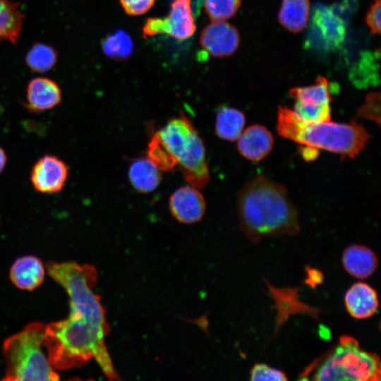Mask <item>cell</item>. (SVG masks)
Instances as JSON below:
<instances>
[{
	"label": "cell",
	"instance_id": "9a60e30c",
	"mask_svg": "<svg viewBox=\"0 0 381 381\" xmlns=\"http://www.w3.org/2000/svg\"><path fill=\"white\" fill-rule=\"evenodd\" d=\"M341 262L351 276L360 279L371 276L378 267L375 253L367 246L358 244L351 245L344 249Z\"/></svg>",
	"mask_w": 381,
	"mask_h": 381
},
{
	"label": "cell",
	"instance_id": "83f0119b",
	"mask_svg": "<svg viewBox=\"0 0 381 381\" xmlns=\"http://www.w3.org/2000/svg\"><path fill=\"white\" fill-rule=\"evenodd\" d=\"M300 150L302 157L305 159L306 161H313L319 155L318 150L307 146L301 145V148Z\"/></svg>",
	"mask_w": 381,
	"mask_h": 381
},
{
	"label": "cell",
	"instance_id": "5bb4252c",
	"mask_svg": "<svg viewBox=\"0 0 381 381\" xmlns=\"http://www.w3.org/2000/svg\"><path fill=\"white\" fill-rule=\"evenodd\" d=\"M344 304L348 313L355 319L372 317L379 307L376 290L365 282H356L344 295Z\"/></svg>",
	"mask_w": 381,
	"mask_h": 381
},
{
	"label": "cell",
	"instance_id": "52a82bcc",
	"mask_svg": "<svg viewBox=\"0 0 381 381\" xmlns=\"http://www.w3.org/2000/svg\"><path fill=\"white\" fill-rule=\"evenodd\" d=\"M289 93L295 101L293 111L303 121L315 123L331 119L332 97L325 77L317 78L313 85L292 88Z\"/></svg>",
	"mask_w": 381,
	"mask_h": 381
},
{
	"label": "cell",
	"instance_id": "8992f818",
	"mask_svg": "<svg viewBox=\"0 0 381 381\" xmlns=\"http://www.w3.org/2000/svg\"><path fill=\"white\" fill-rule=\"evenodd\" d=\"M314 380H380V361L372 352L361 349L353 337L342 335L334 349L317 368Z\"/></svg>",
	"mask_w": 381,
	"mask_h": 381
},
{
	"label": "cell",
	"instance_id": "7402d4cb",
	"mask_svg": "<svg viewBox=\"0 0 381 381\" xmlns=\"http://www.w3.org/2000/svg\"><path fill=\"white\" fill-rule=\"evenodd\" d=\"M101 45L107 56L118 61L127 59L133 51V40L123 30H118L104 38Z\"/></svg>",
	"mask_w": 381,
	"mask_h": 381
},
{
	"label": "cell",
	"instance_id": "5b68a950",
	"mask_svg": "<svg viewBox=\"0 0 381 381\" xmlns=\"http://www.w3.org/2000/svg\"><path fill=\"white\" fill-rule=\"evenodd\" d=\"M45 326L40 322H30L4 340L3 353L6 368L3 380H59V374L41 349Z\"/></svg>",
	"mask_w": 381,
	"mask_h": 381
},
{
	"label": "cell",
	"instance_id": "7a4b0ae2",
	"mask_svg": "<svg viewBox=\"0 0 381 381\" xmlns=\"http://www.w3.org/2000/svg\"><path fill=\"white\" fill-rule=\"evenodd\" d=\"M236 211L242 231L254 243L300 231L298 212L286 188L263 174L240 189Z\"/></svg>",
	"mask_w": 381,
	"mask_h": 381
},
{
	"label": "cell",
	"instance_id": "4316f807",
	"mask_svg": "<svg viewBox=\"0 0 381 381\" xmlns=\"http://www.w3.org/2000/svg\"><path fill=\"white\" fill-rule=\"evenodd\" d=\"M380 0H375L365 16V22L373 34L380 32Z\"/></svg>",
	"mask_w": 381,
	"mask_h": 381
},
{
	"label": "cell",
	"instance_id": "30bf717a",
	"mask_svg": "<svg viewBox=\"0 0 381 381\" xmlns=\"http://www.w3.org/2000/svg\"><path fill=\"white\" fill-rule=\"evenodd\" d=\"M68 173V167L63 160L54 155H47L34 164L30 180L37 191L54 194L63 189Z\"/></svg>",
	"mask_w": 381,
	"mask_h": 381
},
{
	"label": "cell",
	"instance_id": "7c38bea8",
	"mask_svg": "<svg viewBox=\"0 0 381 381\" xmlns=\"http://www.w3.org/2000/svg\"><path fill=\"white\" fill-rule=\"evenodd\" d=\"M237 140L239 153L246 159L255 162L265 159L274 145L270 131L259 124L250 126L243 130Z\"/></svg>",
	"mask_w": 381,
	"mask_h": 381
},
{
	"label": "cell",
	"instance_id": "44dd1931",
	"mask_svg": "<svg viewBox=\"0 0 381 381\" xmlns=\"http://www.w3.org/2000/svg\"><path fill=\"white\" fill-rule=\"evenodd\" d=\"M58 60V52L52 46L37 42L25 56V63L34 73H44L51 71Z\"/></svg>",
	"mask_w": 381,
	"mask_h": 381
},
{
	"label": "cell",
	"instance_id": "d6986e66",
	"mask_svg": "<svg viewBox=\"0 0 381 381\" xmlns=\"http://www.w3.org/2000/svg\"><path fill=\"white\" fill-rule=\"evenodd\" d=\"M245 123L246 118L243 111L224 106L217 113L214 133L223 140L235 141L242 133Z\"/></svg>",
	"mask_w": 381,
	"mask_h": 381
},
{
	"label": "cell",
	"instance_id": "e0dca14e",
	"mask_svg": "<svg viewBox=\"0 0 381 381\" xmlns=\"http://www.w3.org/2000/svg\"><path fill=\"white\" fill-rule=\"evenodd\" d=\"M161 170L147 157L133 160L129 166L128 175L133 187L140 193L155 190L162 180Z\"/></svg>",
	"mask_w": 381,
	"mask_h": 381
},
{
	"label": "cell",
	"instance_id": "ac0fdd59",
	"mask_svg": "<svg viewBox=\"0 0 381 381\" xmlns=\"http://www.w3.org/2000/svg\"><path fill=\"white\" fill-rule=\"evenodd\" d=\"M25 15L19 4L11 0H0V42L16 45L23 30Z\"/></svg>",
	"mask_w": 381,
	"mask_h": 381
},
{
	"label": "cell",
	"instance_id": "8fae6325",
	"mask_svg": "<svg viewBox=\"0 0 381 381\" xmlns=\"http://www.w3.org/2000/svg\"><path fill=\"white\" fill-rule=\"evenodd\" d=\"M169 206L172 216L179 222H199L205 212V201L198 188L191 186L176 189L170 196Z\"/></svg>",
	"mask_w": 381,
	"mask_h": 381
},
{
	"label": "cell",
	"instance_id": "6da1fadb",
	"mask_svg": "<svg viewBox=\"0 0 381 381\" xmlns=\"http://www.w3.org/2000/svg\"><path fill=\"white\" fill-rule=\"evenodd\" d=\"M47 268L68 294L71 310L67 318L45 326L43 346L50 364L59 370H69L93 358L109 380H118L105 342L109 331L105 310L93 291L96 268L75 262H49Z\"/></svg>",
	"mask_w": 381,
	"mask_h": 381
},
{
	"label": "cell",
	"instance_id": "d4e9b609",
	"mask_svg": "<svg viewBox=\"0 0 381 381\" xmlns=\"http://www.w3.org/2000/svg\"><path fill=\"white\" fill-rule=\"evenodd\" d=\"M250 380L253 381H286L288 377L280 370L265 363H256L250 370Z\"/></svg>",
	"mask_w": 381,
	"mask_h": 381
},
{
	"label": "cell",
	"instance_id": "3957f363",
	"mask_svg": "<svg viewBox=\"0 0 381 381\" xmlns=\"http://www.w3.org/2000/svg\"><path fill=\"white\" fill-rule=\"evenodd\" d=\"M147 155L161 171H170L179 164L184 179L193 187L201 189L209 183L203 142L183 113L153 132Z\"/></svg>",
	"mask_w": 381,
	"mask_h": 381
},
{
	"label": "cell",
	"instance_id": "2e32d148",
	"mask_svg": "<svg viewBox=\"0 0 381 381\" xmlns=\"http://www.w3.org/2000/svg\"><path fill=\"white\" fill-rule=\"evenodd\" d=\"M45 270L42 261L31 255L18 258L12 265L9 277L13 284L23 290L32 291L44 281Z\"/></svg>",
	"mask_w": 381,
	"mask_h": 381
},
{
	"label": "cell",
	"instance_id": "484cf974",
	"mask_svg": "<svg viewBox=\"0 0 381 381\" xmlns=\"http://www.w3.org/2000/svg\"><path fill=\"white\" fill-rule=\"evenodd\" d=\"M120 4L129 16H141L154 6L155 0H119Z\"/></svg>",
	"mask_w": 381,
	"mask_h": 381
},
{
	"label": "cell",
	"instance_id": "4fadbf2b",
	"mask_svg": "<svg viewBox=\"0 0 381 381\" xmlns=\"http://www.w3.org/2000/svg\"><path fill=\"white\" fill-rule=\"evenodd\" d=\"M62 99V92L59 85L45 77L32 79L26 90L25 107L34 112L52 109L58 106Z\"/></svg>",
	"mask_w": 381,
	"mask_h": 381
},
{
	"label": "cell",
	"instance_id": "9c48e42d",
	"mask_svg": "<svg viewBox=\"0 0 381 381\" xmlns=\"http://www.w3.org/2000/svg\"><path fill=\"white\" fill-rule=\"evenodd\" d=\"M201 47L214 57L232 55L238 49L240 36L237 29L225 20H211L202 30Z\"/></svg>",
	"mask_w": 381,
	"mask_h": 381
},
{
	"label": "cell",
	"instance_id": "277c9868",
	"mask_svg": "<svg viewBox=\"0 0 381 381\" xmlns=\"http://www.w3.org/2000/svg\"><path fill=\"white\" fill-rule=\"evenodd\" d=\"M279 134L303 146L336 153L353 159L365 148L370 135L356 121H303L291 109L279 107L277 117Z\"/></svg>",
	"mask_w": 381,
	"mask_h": 381
},
{
	"label": "cell",
	"instance_id": "603a6c76",
	"mask_svg": "<svg viewBox=\"0 0 381 381\" xmlns=\"http://www.w3.org/2000/svg\"><path fill=\"white\" fill-rule=\"evenodd\" d=\"M241 0H204L205 12L211 20H226L236 15Z\"/></svg>",
	"mask_w": 381,
	"mask_h": 381
},
{
	"label": "cell",
	"instance_id": "ba28073f",
	"mask_svg": "<svg viewBox=\"0 0 381 381\" xmlns=\"http://www.w3.org/2000/svg\"><path fill=\"white\" fill-rule=\"evenodd\" d=\"M196 30L192 13L191 0H174L167 17L150 18L143 28L145 38L158 34H167L179 40L190 37Z\"/></svg>",
	"mask_w": 381,
	"mask_h": 381
},
{
	"label": "cell",
	"instance_id": "ffe728a7",
	"mask_svg": "<svg viewBox=\"0 0 381 381\" xmlns=\"http://www.w3.org/2000/svg\"><path fill=\"white\" fill-rule=\"evenodd\" d=\"M309 11V0H283L278 20L280 25L289 32H299L306 26Z\"/></svg>",
	"mask_w": 381,
	"mask_h": 381
},
{
	"label": "cell",
	"instance_id": "f1b7e54d",
	"mask_svg": "<svg viewBox=\"0 0 381 381\" xmlns=\"http://www.w3.org/2000/svg\"><path fill=\"white\" fill-rule=\"evenodd\" d=\"M7 161L5 151L0 147V174L4 170Z\"/></svg>",
	"mask_w": 381,
	"mask_h": 381
},
{
	"label": "cell",
	"instance_id": "cb8c5ba5",
	"mask_svg": "<svg viewBox=\"0 0 381 381\" xmlns=\"http://www.w3.org/2000/svg\"><path fill=\"white\" fill-rule=\"evenodd\" d=\"M357 117L363 118L380 126V94L371 92L365 97V104L357 111Z\"/></svg>",
	"mask_w": 381,
	"mask_h": 381
}]
</instances>
